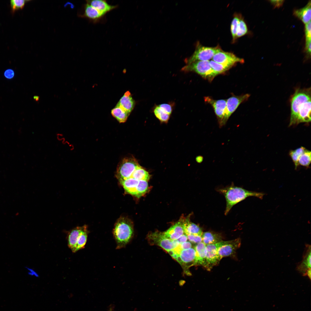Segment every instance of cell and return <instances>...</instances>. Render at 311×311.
<instances>
[{"mask_svg": "<svg viewBox=\"0 0 311 311\" xmlns=\"http://www.w3.org/2000/svg\"><path fill=\"white\" fill-rule=\"evenodd\" d=\"M291 115L289 126L311 121V89L297 88L290 100Z\"/></svg>", "mask_w": 311, "mask_h": 311, "instance_id": "1", "label": "cell"}, {"mask_svg": "<svg viewBox=\"0 0 311 311\" xmlns=\"http://www.w3.org/2000/svg\"><path fill=\"white\" fill-rule=\"evenodd\" d=\"M218 191L223 194L226 201L225 214L227 215L234 205L249 196H254L262 199L264 193L253 191L231 185L219 189Z\"/></svg>", "mask_w": 311, "mask_h": 311, "instance_id": "2", "label": "cell"}, {"mask_svg": "<svg viewBox=\"0 0 311 311\" xmlns=\"http://www.w3.org/2000/svg\"><path fill=\"white\" fill-rule=\"evenodd\" d=\"M113 234L116 249L125 247L132 239L134 234L133 224L128 219L121 217L115 223Z\"/></svg>", "mask_w": 311, "mask_h": 311, "instance_id": "3", "label": "cell"}, {"mask_svg": "<svg viewBox=\"0 0 311 311\" xmlns=\"http://www.w3.org/2000/svg\"><path fill=\"white\" fill-rule=\"evenodd\" d=\"M209 61H197L186 65L182 69L184 71H193L210 81L217 76L216 73L210 66Z\"/></svg>", "mask_w": 311, "mask_h": 311, "instance_id": "4", "label": "cell"}, {"mask_svg": "<svg viewBox=\"0 0 311 311\" xmlns=\"http://www.w3.org/2000/svg\"><path fill=\"white\" fill-rule=\"evenodd\" d=\"M221 50L219 46L213 47H206L198 43L193 54L190 57L186 58L185 62L187 65L197 61H209L215 53Z\"/></svg>", "mask_w": 311, "mask_h": 311, "instance_id": "5", "label": "cell"}, {"mask_svg": "<svg viewBox=\"0 0 311 311\" xmlns=\"http://www.w3.org/2000/svg\"><path fill=\"white\" fill-rule=\"evenodd\" d=\"M139 166L137 161L133 157H126L119 164L116 177L119 181L129 178Z\"/></svg>", "mask_w": 311, "mask_h": 311, "instance_id": "6", "label": "cell"}, {"mask_svg": "<svg viewBox=\"0 0 311 311\" xmlns=\"http://www.w3.org/2000/svg\"><path fill=\"white\" fill-rule=\"evenodd\" d=\"M177 260L182 267L185 274L190 275L189 268L194 266L196 251L194 248L181 250L171 256Z\"/></svg>", "mask_w": 311, "mask_h": 311, "instance_id": "7", "label": "cell"}, {"mask_svg": "<svg viewBox=\"0 0 311 311\" xmlns=\"http://www.w3.org/2000/svg\"><path fill=\"white\" fill-rule=\"evenodd\" d=\"M148 240L150 243L158 246L168 252L170 251L179 245L177 240H172L165 237L163 233L156 232L147 236Z\"/></svg>", "mask_w": 311, "mask_h": 311, "instance_id": "8", "label": "cell"}, {"mask_svg": "<svg viewBox=\"0 0 311 311\" xmlns=\"http://www.w3.org/2000/svg\"><path fill=\"white\" fill-rule=\"evenodd\" d=\"M250 96L249 94H246L239 96H233L226 100L224 116L219 123V126L222 127L225 124L230 117L239 105L242 102L246 100Z\"/></svg>", "mask_w": 311, "mask_h": 311, "instance_id": "9", "label": "cell"}, {"mask_svg": "<svg viewBox=\"0 0 311 311\" xmlns=\"http://www.w3.org/2000/svg\"><path fill=\"white\" fill-rule=\"evenodd\" d=\"M228 241H222L219 242L206 245L207 254L206 256V268L210 270L214 266L218 264L220 259L218 255L219 249L223 245L227 243Z\"/></svg>", "mask_w": 311, "mask_h": 311, "instance_id": "10", "label": "cell"}, {"mask_svg": "<svg viewBox=\"0 0 311 311\" xmlns=\"http://www.w3.org/2000/svg\"><path fill=\"white\" fill-rule=\"evenodd\" d=\"M212 60L219 63L232 65L237 63L244 62L242 58L237 57L233 53L225 52L222 50L215 54Z\"/></svg>", "mask_w": 311, "mask_h": 311, "instance_id": "11", "label": "cell"}, {"mask_svg": "<svg viewBox=\"0 0 311 311\" xmlns=\"http://www.w3.org/2000/svg\"><path fill=\"white\" fill-rule=\"evenodd\" d=\"M241 243L240 238L230 240L227 243L221 247L218 251V255L220 260L223 257H228L234 254L240 246Z\"/></svg>", "mask_w": 311, "mask_h": 311, "instance_id": "12", "label": "cell"}, {"mask_svg": "<svg viewBox=\"0 0 311 311\" xmlns=\"http://www.w3.org/2000/svg\"><path fill=\"white\" fill-rule=\"evenodd\" d=\"M183 219L179 220L163 233L166 238L172 240H176L184 234L183 223Z\"/></svg>", "mask_w": 311, "mask_h": 311, "instance_id": "13", "label": "cell"}, {"mask_svg": "<svg viewBox=\"0 0 311 311\" xmlns=\"http://www.w3.org/2000/svg\"><path fill=\"white\" fill-rule=\"evenodd\" d=\"M105 16L97 9L86 3L84 5L83 14L79 15L94 23L99 22Z\"/></svg>", "mask_w": 311, "mask_h": 311, "instance_id": "14", "label": "cell"}, {"mask_svg": "<svg viewBox=\"0 0 311 311\" xmlns=\"http://www.w3.org/2000/svg\"><path fill=\"white\" fill-rule=\"evenodd\" d=\"M205 101L211 105L213 107L217 118L219 123L222 119L226 107V100H214L209 97H205Z\"/></svg>", "mask_w": 311, "mask_h": 311, "instance_id": "15", "label": "cell"}, {"mask_svg": "<svg viewBox=\"0 0 311 311\" xmlns=\"http://www.w3.org/2000/svg\"><path fill=\"white\" fill-rule=\"evenodd\" d=\"M196 251L194 266H201L206 268V245L202 242L197 244L194 247Z\"/></svg>", "mask_w": 311, "mask_h": 311, "instance_id": "16", "label": "cell"}, {"mask_svg": "<svg viewBox=\"0 0 311 311\" xmlns=\"http://www.w3.org/2000/svg\"><path fill=\"white\" fill-rule=\"evenodd\" d=\"M87 225H84L82 226H77L69 231L67 236L68 245L72 251L75 252L77 244L78 237Z\"/></svg>", "mask_w": 311, "mask_h": 311, "instance_id": "17", "label": "cell"}, {"mask_svg": "<svg viewBox=\"0 0 311 311\" xmlns=\"http://www.w3.org/2000/svg\"><path fill=\"white\" fill-rule=\"evenodd\" d=\"M86 3L105 15L117 7V5H113L109 4L105 0H86Z\"/></svg>", "mask_w": 311, "mask_h": 311, "instance_id": "18", "label": "cell"}, {"mask_svg": "<svg viewBox=\"0 0 311 311\" xmlns=\"http://www.w3.org/2000/svg\"><path fill=\"white\" fill-rule=\"evenodd\" d=\"M117 104L130 114L134 107L135 102L131 93L128 91L124 93Z\"/></svg>", "mask_w": 311, "mask_h": 311, "instance_id": "19", "label": "cell"}, {"mask_svg": "<svg viewBox=\"0 0 311 311\" xmlns=\"http://www.w3.org/2000/svg\"><path fill=\"white\" fill-rule=\"evenodd\" d=\"M183 228L184 233L186 235L191 234L202 236L203 232L198 225L191 222L189 216L183 219Z\"/></svg>", "mask_w": 311, "mask_h": 311, "instance_id": "20", "label": "cell"}, {"mask_svg": "<svg viewBox=\"0 0 311 311\" xmlns=\"http://www.w3.org/2000/svg\"><path fill=\"white\" fill-rule=\"evenodd\" d=\"M311 5L310 1L304 7L295 10L293 12L294 15L305 24L311 21Z\"/></svg>", "mask_w": 311, "mask_h": 311, "instance_id": "21", "label": "cell"}, {"mask_svg": "<svg viewBox=\"0 0 311 311\" xmlns=\"http://www.w3.org/2000/svg\"><path fill=\"white\" fill-rule=\"evenodd\" d=\"M306 251L304 254L301 262L297 266V270L305 276L306 270L311 268V246L306 247Z\"/></svg>", "mask_w": 311, "mask_h": 311, "instance_id": "22", "label": "cell"}, {"mask_svg": "<svg viewBox=\"0 0 311 311\" xmlns=\"http://www.w3.org/2000/svg\"><path fill=\"white\" fill-rule=\"evenodd\" d=\"M125 191L133 196H136V189L139 180L129 178L119 181Z\"/></svg>", "mask_w": 311, "mask_h": 311, "instance_id": "23", "label": "cell"}, {"mask_svg": "<svg viewBox=\"0 0 311 311\" xmlns=\"http://www.w3.org/2000/svg\"><path fill=\"white\" fill-rule=\"evenodd\" d=\"M202 242L206 245L215 244L222 241V237L219 233L208 231L203 232Z\"/></svg>", "mask_w": 311, "mask_h": 311, "instance_id": "24", "label": "cell"}, {"mask_svg": "<svg viewBox=\"0 0 311 311\" xmlns=\"http://www.w3.org/2000/svg\"><path fill=\"white\" fill-rule=\"evenodd\" d=\"M111 113L113 117L120 123L126 122L130 114L117 104L111 110Z\"/></svg>", "mask_w": 311, "mask_h": 311, "instance_id": "25", "label": "cell"}, {"mask_svg": "<svg viewBox=\"0 0 311 311\" xmlns=\"http://www.w3.org/2000/svg\"><path fill=\"white\" fill-rule=\"evenodd\" d=\"M150 177V175L148 172L139 166L134 171L130 178H132L138 180L147 181Z\"/></svg>", "mask_w": 311, "mask_h": 311, "instance_id": "26", "label": "cell"}, {"mask_svg": "<svg viewBox=\"0 0 311 311\" xmlns=\"http://www.w3.org/2000/svg\"><path fill=\"white\" fill-rule=\"evenodd\" d=\"M209 62L211 68L217 75L225 72L233 66L230 64L218 63L213 60L209 61Z\"/></svg>", "mask_w": 311, "mask_h": 311, "instance_id": "27", "label": "cell"}, {"mask_svg": "<svg viewBox=\"0 0 311 311\" xmlns=\"http://www.w3.org/2000/svg\"><path fill=\"white\" fill-rule=\"evenodd\" d=\"M88 233L87 226L81 233L78 237L75 252L85 247L87 240Z\"/></svg>", "mask_w": 311, "mask_h": 311, "instance_id": "28", "label": "cell"}, {"mask_svg": "<svg viewBox=\"0 0 311 311\" xmlns=\"http://www.w3.org/2000/svg\"><path fill=\"white\" fill-rule=\"evenodd\" d=\"M306 149L304 147H301L294 150H291L289 152V155L291 157L295 166V169H296L298 166V160L299 156L304 153Z\"/></svg>", "mask_w": 311, "mask_h": 311, "instance_id": "29", "label": "cell"}, {"mask_svg": "<svg viewBox=\"0 0 311 311\" xmlns=\"http://www.w3.org/2000/svg\"><path fill=\"white\" fill-rule=\"evenodd\" d=\"M311 161V154L310 151L306 149L305 151L299 157L298 164L299 165L308 167Z\"/></svg>", "mask_w": 311, "mask_h": 311, "instance_id": "30", "label": "cell"}, {"mask_svg": "<svg viewBox=\"0 0 311 311\" xmlns=\"http://www.w3.org/2000/svg\"><path fill=\"white\" fill-rule=\"evenodd\" d=\"M156 117L162 122H167L169 120L170 114L167 113L158 106H156L153 110Z\"/></svg>", "mask_w": 311, "mask_h": 311, "instance_id": "31", "label": "cell"}, {"mask_svg": "<svg viewBox=\"0 0 311 311\" xmlns=\"http://www.w3.org/2000/svg\"><path fill=\"white\" fill-rule=\"evenodd\" d=\"M239 14H235L231 25V32L233 42L236 39V34L240 18Z\"/></svg>", "mask_w": 311, "mask_h": 311, "instance_id": "32", "label": "cell"}, {"mask_svg": "<svg viewBox=\"0 0 311 311\" xmlns=\"http://www.w3.org/2000/svg\"><path fill=\"white\" fill-rule=\"evenodd\" d=\"M248 29L246 23L240 16L237 28L236 39L245 35Z\"/></svg>", "mask_w": 311, "mask_h": 311, "instance_id": "33", "label": "cell"}, {"mask_svg": "<svg viewBox=\"0 0 311 311\" xmlns=\"http://www.w3.org/2000/svg\"><path fill=\"white\" fill-rule=\"evenodd\" d=\"M148 187L147 181L139 180L136 189V197L139 198L143 195L147 191Z\"/></svg>", "mask_w": 311, "mask_h": 311, "instance_id": "34", "label": "cell"}, {"mask_svg": "<svg viewBox=\"0 0 311 311\" xmlns=\"http://www.w3.org/2000/svg\"><path fill=\"white\" fill-rule=\"evenodd\" d=\"M29 0H12L10 1V6L12 12L14 13L16 11L22 9L26 3Z\"/></svg>", "mask_w": 311, "mask_h": 311, "instance_id": "35", "label": "cell"}, {"mask_svg": "<svg viewBox=\"0 0 311 311\" xmlns=\"http://www.w3.org/2000/svg\"><path fill=\"white\" fill-rule=\"evenodd\" d=\"M311 21L306 24L305 27V33L306 41H310L311 39Z\"/></svg>", "mask_w": 311, "mask_h": 311, "instance_id": "36", "label": "cell"}, {"mask_svg": "<svg viewBox=\"0 0 311 311\" xmlns=\"http://www.w3.org/2000/svg\"><path fill=\"white\" fill-rule=\"evenodd\" d=\"M188 239L191 242L198 244L202 241V236L188 234L187 235Z\"/></svg>", "mask_w": 311, "mask_h": 311, "instance_id": "37", "label": "cell"}, {"mask_svg": "<svg viewBox=\"0 0 311 311\" xmlns=\"http://www.w3.org/2000/svg\"><path fill=\"white\" fill-rule=\"evenodd\" d=\"M158 106L164 111L170 115L172 112L173 108L170 104H162Z\"/></svg>", "mask_w": 311, "mask_h": 311, "instance_id": "38", "label": "cell"}, {"mask_svg": "<svg viewBox=\"0 0 311 311\" xmlns=\"http://www.w3.org/2000/svg\"><path fill=\"white\" fill-rule=\"evenodd\" d=\"M192 244L190 241L180 243L177 247L181 250L189 249L192 248Z\"/></svg>", "mask_w": 311, "mask_h": 311, "instance_id": "39", "label": "cell"}, {"mask_svg": "<svg viewBox=\"0 0 311 311\" xmlns=\"http://www.w3.org/2000/svg\"><path fill=\"white\" fill-rule=\"evenodd\" d=\"M4 75L6 78L11 79L13 78L14 75V71L12 69H7L5 71Z\"/></svg>", "mask_w": 311, "mask_h": 311, "instance_id": "40", "label": "cell"}, {"mask_svg": "<svg viewBox=\"0 0 311 311\" xmlns=\"http://www.w3.org/2000/svg\"><path fill=\"white\" fill-rule=\"evenodd\" d=\"M270 3L274 5V7H279L281 6L283 4L284 1L283 0H271L270 1Z\"/></svg>", "mask_w": 311, "mask_h": 311, "instance_id": "41", "label": "cell"}, {"mask_svg": "<svg viewBox=\"0 0 311 311\" xmlns=\"http://www.w3.org/2000/svg\"><path fill=\"white\" fill-rule=\"evenodd\" d=\"M305 50L308 56L311 54V41H306L305 45Z\"/></svg>", "mask_w": 311, "mask_h": 311, "instance_id": "42", "label": "cell"}, {"mask_svg": "<svg viewBox=\"0 0 311 311\" xmlns=\"http://www.w3.org/2000/svg\"><path fill=\"white\" fill-rule=\"evenodd\" d=\"M187 235L184 234L177 240L179 243H181L187 241Z\"/></svg>", "mask_w": 311, "mask_h": 311, "instance_id": "43", "label": "cell"}, {"mask_svg": "<svg viewBox=\"0 0 311 311\" xmlns=\"http://www.w3.org/2000/svg\"><path fill=\"white\" fill-rule=\"evenodd\" d=\"M203 157L200 156H198L196 158V161L198 163H201L203 160Z\"/></svg>", "mask_w": 311, "mask_h": 311, "instance_id": "44", "label": "cell"}, {"mask_svg": "<svg viewBox=\"0 0 311 311\" xmlns=\"http://www.w3.org/2000/svg\"><path fill=\"white\" fill-rule=\"evenodd\" d=\"M311 268L308 269L306 270L305 275V276L306 275L307 276L310 280L311 279Z\"/></svg>", "mask_w": 311, "mask_h": 311, "instance_id": "45", "label": "cell"}, {"mask_svg": "<svg viewBox=\"0 0 311 311\" xmlns=\"http://www.w3.org/2000/svg\"><path fill=\"white\" fill-rule=\"evenodd\" d=\"M34 99L36 101H37L39 100V96H35L33 97Z\"/></svg>", "mask_w": 311, "mask_h": 311, "instance_id": "46", "label": "cell"}]
</instances>
